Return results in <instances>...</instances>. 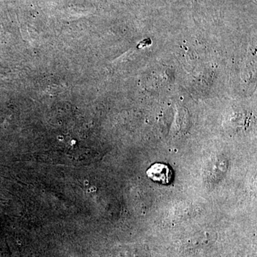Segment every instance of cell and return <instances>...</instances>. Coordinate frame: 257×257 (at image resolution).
Wrapping results in <instances>:
<instances>
[{
	"label": "cell",
	"mask_w": 257,
	"mask_h": 257,
	"mask_svg": "<svg viewBox=\"0 0 257 257\" xmlns=\"http://www.w3.org/2000/svg\"><path fill=\"white\" fill-rule=\"evenodd\" d=\"M147 175L154 182L159 184H169L173 179V172L170 166L162 163H156L147 171Z\"/></svg>",
	"instance_id": "cell-1"
}]
</instances>
